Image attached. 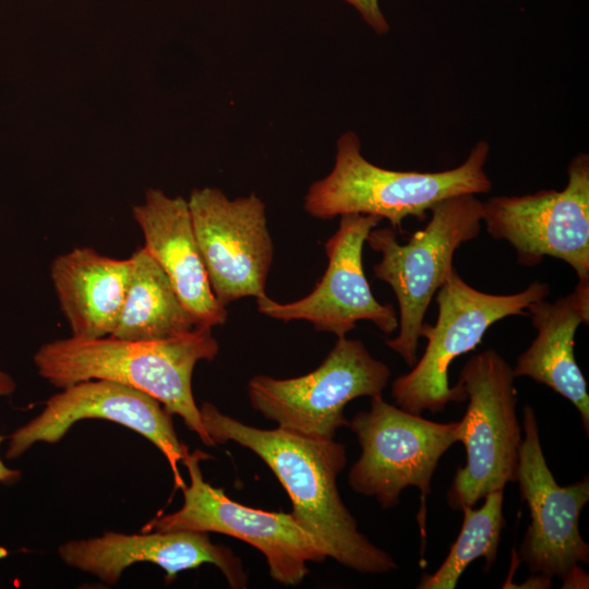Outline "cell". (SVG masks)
Wrapping results in <instances>:
<instances>
[{"label": "cell", "instance_id": "ac0fdd59", "mask_svg": "<svg viewBox=\"0 0 589 589\" xmlns=\"http://www.w3.org/2000/svg\"><path fill=\"white\" fill-rule=\"evenodd\" d=\"M132 259H113L92 248L57 256L50 276L72 336L98 338L117 326L129 285Z\"/></svg>", "mask_w": 589, "mask_h": 589}, {"label": "cell", "instance_id": "e0dca14e", "mask_svg": "<svg viewBox=\"0 0 589 589\" xmlns=\"http://www.w3.org/2000/svg\"><path fill=\"white\" fill-rule=\"evenodd\" d=\"M527 311L537 337L517 358L514 375L528 376L569 400L579 411L588 436L589 395L574 346L578 326L589 322V280H578L573 292L554 302H533Z\"/></svg>", "mask_w": 589, "mask_h": 589}, {"label": "cell", "instance_id": "4fadbf2b", "mask_svg": "<svg viewBox=\"0 0 589 589\" xmlns=\"http://www.w3.org/2000/svg\"><path fill=\"white\" fill-rule=\"evenodd\" d=\"M381 220L364 214L341 215L338 229L325 243L328 263L315 288L289 303L261 296L256 298L259 312L284 322L308 321L316 330L337 338L346 337L359 321L372 322L384 334L394 333L398 328L396 310L374 298L362 266L363 244Z\"/></svg>", "mask_w": 589, "mask_h": 589}, {"label": "cell", "instance_id": "8fae6325", "mask_svg": "<svg viewBox=\"0 0 589 589\" xmlns=\"http://www.w3.org/2000/svg\"><path fill=\"white\" fill-rule=\"evenodd\" d=\"M524 438L519 448L517 480L528 504L531 522L519 546L520 561L530 573L551 586L552 578L564 585L584 579L579 563L588 564L589 545L579 532V516L589 501V480L561 486L543 455L532 407L522 411Z\"/></svg>", "mask_w": 589, "mask_h": 589}, {"label": "cell", "instance_id": "52a82bcc", "mask_svg": "<svg viewBox=\"0 0 589 589\" xmlns=\"http://www.w3.org/2000/svg\"><path fill=\"white\" fill-rule=\"evenodd\" d=\"M389 377V368L361 340L342 337L312 372L285 380L255 375L248 395L253 409L278 428L332 440L349 424L345 406L361 396L382 395Z\"/></svg>", "mask_w": 589, "mask_h": 589}, {"label": "cell", "instance_id": "2e32d148", "mask_svg": "<svg viewBox=\"0 0 589 589\" xmlns=\"http://www.w3.org/2000/svg\"><path fill=\"white\" fill-rule=\"evenodd\" d=\"M144 248L163 268L195 327L212 328L227 321L226 305L216 298L194 236L188 201L148 189L133 207Z\"/></svg>", "mask_w": 589, "mask_h": 589}, {"label": "cell", "instance_id": "8992f818", "mask_svg": "<svg viewBox=\"0 0 589 589\" xmlns=\"http://www.w3.org/2000/svg\"><path fill=\"white\" fill-rule=\"evenodd\" d=\"M515 375L494 349L470 357L459 374L468 407L460 420L466 465L447 492L450 508L474 506L490 492L516 482L521 428L516 414Z\"/></svg>", "mask_w": 589, "mask_h": 589}, {"label": "cell", "instance_id": "ffe728a7", "mask_svg": "<svg viewBox=\"0 0 589 589\" xmlns=\"http://www.w3.org/2000/svg\"><path fill=\"white\" fill-rule=\"evenodd\" d=\"M480 508L466 506L456 541L438 569L421 578L420 589H454L465 569L477 558L485 560V570L495 562L502 529L504 489L490 492Z\"/></svg>", "mask_w": 589, "mask_h": 589}, {"label": "cell", "instance_id": "9a60e30c", "mask_svg": "<svg viewBox=\"0 0 589 589\" xmlns=\"http://www.w3.org/2000/svg\"><path fill=\"white\" fill-rule=\"evenodd\" d=\"M58 554L67 565L108 585H115L127 567L141 562L161 567L168 581L182 570L213 564L231 588H245L248 584L241 558L229 548L214 544L206 532L107 531L100 537L68 541L59 546Z\"/></svg>", "mask_w": 589, "mask_h": 589}, {"label": "cell", "instance_id": "9c48e42d", "mask_svg": "<svg viewBox=\"0 0 589 589\" xmlns=\"http://www.w3.org/2000/svg\"><path fill=\"white\" fill-rule=\"evenodd\" d=\"M208 456L196 449L185 454L183 464L190 484L182 488L183 504L171 514L157 516L142 531L216 532L237 538L259 550L269 576L285 586L301 584L308 563L326 558L315 539L291 514L252 508L229 498L225 491L207 483L200 461Z\"/></svg>", "mask_w": 589, "mask_h": 589}, {"label": "cell", "instance_id": "7a4b0ae2", "mask_svg": "<svg viewBox=\"0 0 589 589\" xmlns=\"http://www.w3.org/2000/svg\"><path fill=\"white\" fill-rule=\"evenodd\" d=\"M218 351L211 328L195 327L160 340L71 336L43 345L34 362L39 375L61 389L108 380L144 392L180 416L205 445L214 446L193 397L192 374L197 362L213 360Z\"/></svg>", "mask_w": 589, "mask_h": 589}, {"label": "cell", "instance_id": "5bb4252c", "mask_svg": "<svg viewBox=\"0 0 589 589\" xmlns=\"http://www.w3.org/2000/svg\"><path fill=\"white\" fill-rule=\"evenodd\" d=\"M85 419H104L137 432L164 454L176 486L185 485L178 465L188 447L178 438L171 413L148 394L108 380L82 381L51 396L37 417L10 436L5 456L16 458L37 442L53 444Z\"/></svg>", "mask_w": 589, "mask_h": 589}, {"label": "cell", "instance_id": "5b68a950", "mask_svg": "<svg viewBox=\"0 0 589 589\" xmlns=\"http://www.w3.org/2000/svg\"><path fill=\"white\" fill-rule=\"evenodd\" d=\"M549 292L548 284L534 281L517 293H486L468 285L454 269L435 293L436 323L423 324L421 337L428 344L422 357L392 384L396 406L416 414L424 410L435 414L449 402L467 400L461 383L449 386L450 363L473 350L492 324L507 316L528 315L527 308Z\"/></svg>", "mask_w": 589, "mask_h": 589}, {"label": "cell", "instance_id": "44dd1931", "mask_svg": "<svg viewBox=\"0 0 589 589\" xmlns=\"http://www.w3.org/2000/svg\"><path fill=\"white\" fill-rule=\"evenodd\" d=\"M357 9L364 22L380 35L386 34L389 31L388 22L386 21L378 0H345Z\"/></svg>", "mask_w": 589, "mask_h": 589}, {"label": "cell", "instance_id": "3957f363", "mask_svg": "<svg viewBox=\"0 0 589 589\" xmlns=\"http://www.w3.org/2000/svg\"><path fill=\"white\" fill-rule=\"evenodd\" d=\"M490 144L479 141L458 167L437 171H397L378 167L361 154L359 136L348 131L336 144L332 171L311 184L303 208L312 217L332 219L345 214H364L387 219L404 233L402 221L423 220L437 202L461 194H483L492 182L484 166Z\"/></svg>", "mask_w": 589, "mask_h": 589}, {"label": "cell", "instance_id": "30bf717a", "mask_svg": "<svg viewBox=\"0 0 589 589\" xmlns=\"http://www.w3.org/2000/svg\"><path fill=\"white\" fill-rule=\"evenodd\" d=\"M562 191L493 196L483 203L482 221L494 239L507 241L517 262L536 266L544 256L567 263L578 280H589V155L567 166Z\"/></svg>", "mask_w": 589, "mask_h": 589}, {"label": "cell", "instance_id": "7402d4cb", "mask_svg": "<svg viewBox=\"0 0 589 589\" xmlns=\"http://www.w3.org/2000/svg\"><path fill=\"white\" fill-rule=\"evenodd\" d=\"M15 388V383L11 376L4 372H0V396L11 394ZM4 440L0 435V443ZM21 478L19 470L8 468L0 459V482L11 484Z\"/></svg>", "mask_w": 589, "mask_h": 589}, {"label": "cell", "instance_id": "6da1fadb", "mask_svg": "<svg viewBox=\"0 0 589 589\" xmlns=\"http://www.w3.org/2000/svg\"><path fill=\"white\" fill-rule=\"evenodd\" d=\"M200 413L214 445L235 442L268 466L292 503L290 514L315 539L326 557L364 574L398 568L387 552L360 532L358 521L341 500L337 477L347 464L341 443L306 437L278 426H251L208 401L201 405Z\"/></svg>", "mask_w": 589, "mask_h": 589}, {"label": "cell", "instance_id": "d6986e66", "mask_svg": "<svg viewBox=\"0 0 589 589\" xmlns=\"http://www.w3.org/2000/svg\"><path fill=\"white\" fill-rule=\"evenodd\" d=\"M132 268L118 323L110 336L160 340L195 328L167 275L143 247L132 255Z\"/></svg>", "mask_w": 589, "mask_h": 589}, {"label": "cell", "instance_id": "603a6c76", "mask_svg": "<svg viewBox=\"0 0 589 589\" xmlns=\"http://www.w3.org/2000/svg\"><path fill=\"white\" fill-rule=\"evenodd\" d=\"M1 551H4V550H3V549H0V552H1ZM2 555H3V554H0V557H1Z\"/></svg>", "mask_w": 589, "mask_h": 589}, {"label": "cell", "instance_id": "7c38bea8", "mask_svg": "<svg viewBox=\"0 0 589 589\" xmlns=\"http://www.w3.org/2000/svg\"><path fill=\"white\" fill-rule=\"evenodd\" d=\"M196 243L216 298L224 305L266 294L274 245L265 204L255 193L235 200L217 188L188 200Z\"/></svg>", "mask_w": 589, "mask_h": 589}, {"label": "cell", "instance_id": "ba28073f", "mask_svg": "<svg viewBox=\"0 0 589 589\" xmlns=\"http://www.w3.org/2000/svg\"><path fill=\"white\" fill-rule=\"evenodd\" d=\"M348 426L356 434L361 455L352 465L351 489L374 497L382 508L395 507L407 486L420 490L422 507L441 457L460 442V421L438 423L371 397V406L352 417Z\"/></svg>", "mask_w": 589, "mask_h": 589}, {"label": "cell", "instance_id": "277c9868", "mask_svg": "<svg viewBox=\"0 0 589 589\" xmlns=\"http://www.w3.org/2000/svg\"><path fill=\"white\" fill-rule=\"evenodd\" d=\"M430 213L428 225L406 244L388 227L373 228L366 238L370 248L382 255L373 266L374 276L392 287L399 306L398 335L385 344L411 368L418 361L424 315L455 269L456 250L481 231L483 202L474 194L456 195L435 203Z\"/></svg>", "mask_w": 589, "mask_h": 589}]
</instances>
